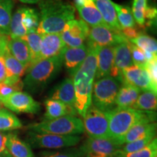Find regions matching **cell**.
I'll use <instances>...</instances> for the list:
<instances>
[{"label": "cell", "instance_id": "obj_1", "mask_svg": "<svg viewBox=\"0 0 157 157\" xmlns=\"http://www.w3.org/2000/svg\"><path fill=\"white\" fill-rule=\"evenodd\" d=\"M88 54L81 67L73 76L75 91V109L78 114L84 117L92 104V93L97 69L98 46L88 42Z\"/></svg>", "mask_w": 157, "mask_h": 157}, {"label": "cell", "instance_id": "obj_2", "mask_svg": "<svg viewBox=\"0 0 157 157\" xmlns=\"http://www.w3.org/2000/svg\"><path fill=\"white\" fill-rule=\"evenodd\" d=\"M39 4V34H60L65 25L75 18V8L64 0H43Z\"/></svg>", "mask_w": 157, "mask_h": 157}, {"label": "cell", "instance_id": "obj_3", "mask_svg": "<svg viewBox=\"0 0 157 157\" xmlns=\"http://www.w3.org/2000/svg\"><path fill=\"white\" fill-rule=\"evenodd\" d=\"M63 61V54L36 63L28 70L23 81V87L33 93L42 91L60 71Z\"/></svg>", "mask_w": 157, "mask_h": 157}, {"label": "cell", "instance_id": "obj_4", "mask_svg": "<svg viewBox=\"0 0 157 157\" xmlns=\"http://www.w3.org/2000/svg\"><path fill=\"white\" fill-rule=\"evenodd\" d=\"M110 138L124 145V137L135 124L148 117H156L154 111H140L132 108H117L108 111Z\"/></svg>", "mask_w": 157, "mask_h": 157}, {"label": "cell", "instance_id": "obj_5", "mask_svg": "<svg viewBox=\"0 0 157 157\" xmlns=\"http://www.w3.org/2000/svg\"><path fill=\"white\" fill-rule=\"evenodd\" d=\"M28 128L31 132L59 135H78L84 132L83 121L72 115H66L52 120H44L29 125Z\"/></svg>", "mask_w": 157, "mask_h": 157}, {"label": "cell", "instance_id": "obj_6", "mask_svg": "<svg viewBox=\"0 0 157 157\" xmlns=\"http://www.w3.org/2000/svg\"><path fill=\"white\" fill-rule=\"evenodd\" d=\"M121 84L110 76L95 80L92 93V105L105 112L115 109L116 98Z\"/></svg>", "mask_w": 157, "mask_h": 157}, {"label": "cell", "instance_id": "obj_7", "mask_svg": "<svg viewBox=\"0 0 157 157\" xmlns=\"http://www.w3.org/2000/svg\"><path fill=\"white\" fill-rule=\"evenodd\" d=\"M81 139L78 135H59L29 131L27 140L29 146L34 148L56 150L75 146Z\"/></svg>", "mask_w": 157, "mask_h": 157}, {"label": "cell", "instance_id": "obj_8", "mask_svg": "<svg viewBox=\"0 0 157 157\" xmlns=\"http://www.w3.org/2000/svg\"><path fill=\"white\" fill-rule=\"evenodd\" d=\"M83 118L84 129L89 137H109L108 111H101L91 104Z\"/></svg>", "mask_w": 157, "mask_h": 157}, {"label": "cell", "instance_id": "obj_9", "mask_svg": "<svg viewBox=\"0 0 157 157\" xmlns=\"http://www.w3.org/2000/svg\"><path fill=\"white\" fill-rule=\"evenodd\" d=\"M123 145L112 138L88 137L79 147L84 157H116Z\"/></svg>", "mask_w": 157, "mask_h": 157}, {"label": "cell", "instance_id": "obj_10", "mask_svg": "<svg viewBox=\"0 0 157 157\" xmlns=\"http://www.w3.org/2000/svg\"><path fill=\"white\" fill-rule=\"evenodd\" d=\"M2 105L17 113H37L41 105L27 93L18 91L12 93L0 101Z\"/></svg>", "mask_w": 157, "mask_h": 157}, {"label": "cell", "instance_id": "obj_11", "mask_svg": "<svg viewBox=\"0 0 157 157\" xmlns=\"http://www.w3.org/2000/svg\"><path fill=\"white\" fill-rule=\"evenodd\" d=\"M90 27L82 20L74 19L65 25L60 36L67 48H78L87 39Z\"/></svg>", "mask_w": 157, "mask_h": 157}, {"label": "cell", "instance_id": "obj_12", "mask_svg": "<svg viewBox=\"0 0 157 157\" xmlns=\"http://www.w3.org/2000/svg\"><path fill=\"white\" fill-rule=\"evenodd\" d=\"M127 40L121 31L111 29L107 25H98L90 28L87 41L98 47H115Z\"/></svg>", "mask_w": 157, "mask_h": 157}, {"label": "cell", "instance_id": "obj_13", "mask_svg": "<svg viewBox=\"0 0 157 157\" xmlns=\"http://www.w3.org/2000/svg\"><path fill=\"white\" fill-rule=\"evenodd\" d=\"M123 84H128L141 91L157 92V85L153 83L145 67L132 65L121 71Z\"/></svg>", "mask_w": 157, "mask_h": 157}, {"label": "cell", "instance_id": "obj_14", "mask_svg": "<svg viewBox=\"0 0 157 157\" xmlns=\"http://www.w3.org/2000/svg\"><path fill=\"white\" fill-rule=\"evenodd\" d=\"M132 65L133 63L131 56V42L126 40L114 47V57L110 76L114 78L122 84L121 71Z\"/></svg>", "mask_w": 157, "mask_h": 157}, {"label": "cell", "instance_id": "obj_15", "mask_svg": "<svg viewBox=\"0 0 157 157\" xmlns=\"http://www.w3.org/2000/svg\"><path fill=\"white\" fill-rule=\"evenodd\" d=\"M66 48L60 34H42L41 50L38 62L63 54Z\"/></svg>", "mask_w": 157, "mask_h": 157}, {"label": "cell", "instance_id": "obj_16", "mask_svg": "<svg viewBox=\"0 0 157 157\" xmlns=\"http://www.w3.org/2000/svg\"><path fill=\"white\" fill-rule=\"evenodd\" d=\"M88 54L87 45H82L78 48H67L63 52V65L67 71L68 75L73 78L74 74L83 64Z\"/></svg>", "mask_w": 157, "mask_h": 157}, {"label": "cell", "instance_id": "obj_17", "mask_svg": "<svg viewBox=\"0 0 157 157\" xmlns=\"http://www.w3.org/2000/svg\"><path fill=\"white\" fill-rule=\"evenodd\" d=\"M74 4L82 20L88 25H106L94 0H74Z\"/></svg>", "mask_w": 157, "mask_h": 157}, {"label": "cell", "instance_id": "obj_18", "mask_svg": "<svg viewBox=\"0 0 157 157\" xmlns=\"http://www.w3.org/2000/svg\"><path fill=\"white\" fill-rule=\"evenodd\" d=\"M50 98L62 102L71 109L76 111L75 91H74L73 79L71 78H65L63 81L60 82L52 90Z\"/></svg>", "mask_w": 157, "mask_h": 157}, {"label": "cell", "instance_id": "obj_19", "mask_svg": "<svg viewBox=\"0 0 157 157\" xmlns=\"http://www.w3.org/2000/svg\"><path fill=\"white\" fill-rule=\"evenodd\" d=\"M114 57V47H98L97 51V69L95 79L110 76Z\"/></svg>", "mask_w": 157, "mask_h": 157}, {"label": "cell", "instance_id": "obj_20", "mask_svg": "<svg viewBox=\"0 0 157 157\" xmlns=\"http://www.w3.org/2000/svg\"><path fill=\"white\" fill-rule=\"evenodd\" d=\"M5 64V78L3 82L14 85L21 81V77L24 74L25 68L10 53L9 50L4 56Z\"/></svg>", "mask_w": 157, "mask_h": 157}, {"label": "cell", "instance_id": "obj_21", "mask_svg": "<svg viewBox=\"0 0 157 157\" xmlns=\"http://www.w3.org/2000/svg\"><path fill=\"white\" fill-rule=\"evenodd\" d=\"M10 53L19 61L25 69L28 70L30 65V53L28 44L23 38H10L8 40Z\"/></svg>", "mask_w": 157, "mask_h": 157}, {"label": "cell", "instance_id": "obj_22", "mask_svg": "<svg viewBox=\"0 0 157 157\" xmlns=\"http://www.w3.org/2000/svg\"><path fill=\"white\" fill-rule=\"evenodd\" d=\"M6 148L13 157H35L29 143L13 132L7 133Z\"/></svg>", "mask_w": 157, "mask_h": 157}, {"label": "cell", "instance_id": "obj_23", "mask_svg": "<svg viewBox=\"0 0 157 157\" xmlns=\"http://www.w3.org/2000/svg\"><path fill=\"white\" fill-rule=\"evenodd\" d=\"M94 2L105 24L113 30L121 31L113 2L111 0H94Z\"/></svg>", "mask_w": 157, "mask_h": 157}, {"label": "cell", "instance_id": "obj_24", "mask_svg": "<svg viewBox=\"0 0 157 157\" xmlns=\"http://www.w3.org/2000/svg\"><path fill=\"white\" fill-rule=\"evenodd\" d=\"M141 93L138 88L128 84H122L116 98L117 108H132Z\"/></svg>", "mask_w": 157, "mask_h": 157}, {"label": "cell", "instance_id": "obj_25", "mask_svg": "<svg viewBox=\"0 0 157 157\" xmlns=\"http://www.w3.org/2000/svg\"><path fill=\"white\" fill-rule=\"evenodd\" d=\"M156 126H154L151 129H149L146 134L139 137L137 140L131 143L124 144L120 150L117 152L116 157H125L128 154L136 152L144 148L156 137Z\"/></svg>", "mask_w": 157, "mask_h": 157}, {"label": "cell", "instance_id": "obj_26", "mask_svg": "<svg viewBox=\"0 0 157 157\" xmlns=\"http://www.w3.org/2000/svg\"><path fill=\"white\" fill-rule=\"evenodd\" d=\"M46 111L44 113V120H52L66 115L76 116V111L71 109L62 102L57 100L49 99L44 102Z\"/></svg>", "mask_w": 157, "mask_h": 157}, {"label": "cell", "instance_id": "obj_27", "mask_svg": "<svg viewBox=\"0 0 157 157\" xmlns=\"http://www.w3.org/2000/svg\"><path fill=\"white\" fill-rule=\"evenodd\" d=\"M21 23L27 34L36 32L39 23V13L35 9L27 7H20Z\"/></svg>", "mask_w": 157, "mask_h": 157}, {"label": "cell", "instance_id": "obj_28", "mask_svg": "<svg viewBox=\"0 0 157 157\" xmlns=\"http://www.w3.org/2000/svg\"><path fill=\"white\" fill-rule=\"evenodd\" d=\"M13 7V0H0V34L9 36Z\"/></svg>", "mask_w": 157, "mask_h": 157}, {"label": "cell", "instance_id": "obj_29", "mask_svg": "<svg viewBox=\"0 0 157 157\" xmlns=\"http://www.w3.org/2000/svg\"><path fill=\"white\" fill-rule=\"evenodd\" d=\"M157 92L143 91L140 93L132 109L145 111H155L157 108Z\"/></svg>", "mask_w": 157, "mask_h": 157}, {"label": "cell", "instance_id": "obj_30", "mask_svg": "<svg viewBox=\"0 0 157 157\" xmlns=\"http://www.w3.org/2000/svg\"><path fill=\"white\" fill-rule=\"evenodd\" d=\"M23 39L26 42L29 49V53H30V68L33 65L38 62L39 57L40 55L41 50V43H42V34H39L36 32L31 33L25 35Z\"/></svg>", "mask_w": 157, "mask_h": 157}, {"label": "cell", "instance_id": "obj_31", "mask_svg": "<svg viewBox=\"0 0 157 157\" xmlns=\"http://www.w3.org/2000/svg\"><path fill=\"white\" fill-rule=\"evenodd\" d=\"M23 127L22 123L15 114L5 109H0V131H11Z\"/></svg>", "mask_w": 157, "mask_h": 157}, {"label": "cell", "instance_id": "obj_32", "mask_svg": "<svg viewBox=\"0 0 157 157\" xmlns=\"http://www.w3.org/2000/svg\"><path fill=\"white\" fill-rule=\"evenodd\" d=\"M113 5L117 13L118 22L121 29L135 27V21L133 17L132 10L126 5H120L114 2H113Z\"/></svg>", "mask_w": 157, "mask_h": 157}, {"label": "cell", "instance_id": "obj_33", "mask_svg": "<svg viewBox=\"0 0 157 157\" xmlns=\"http://www.w3.org/2000/svg\"><path fill=\"white\" fill-rule=\"evenodd\" d=\"M38 157H84L80 148H66L58 151H44Z\"/></svg>", "mask_w": 157, "mask_h": 157}, {"label": "cell", "instance_id": "obj_34", "mask_svg": "<svg viewBox=\"0 0 157 157\" xmlns=\"http://www.w3.org/2000/svg\"><path fill=\"white\" fill-rule=\"evenodd\" d=\"M135 46L142 49L144 51L156 53L157 52V43L156 40L152 37L145 34H140L134 39L129 41Z\"/></svg>", "mask_w": 157, "mask_h": 157}, {"label": "cell", "instance_id": "obj_35", "mask_svg": "<svg viewBox=\"0 0 157 157\" xmlns=\"http://www.w3.org/2000/svg\"><path fill=\"white\" fill-rule=\"evenodd\" d=\"M147 6V0H134L132 4V13L135 21L140 25L145 24L146 20L144 17V12Z\"/></svg>", "mask_w": 157, "mask_h": 157}, {"label": "cell", "instance_id": "obj_36", "mask_svg": "<svg viewBox=\"0 0 157 157\" xmlns=\"http://www.w3.org/2000/svg\"><path fill=\"white\" fill-rule=\"evenodd\" d=\"M157 155V140L155 138L146 146L125 157H156Z\"/></svg>", "mask_w": 157, "mask_h": 157}, {"label": "cell", "instance_id": "obj_37", "mask_svg": "<svg viewBox=\"0 0 157 157\" xmlns=\"http://www.w3.org/2000/svg\"><path fill=\"white\" fill-rule=\"evenodd\" d=\"M131 56L133 65L145 67L147 63V60L145 56L144 51L135 44H131Z\"/></svg>", "mask_w": 157, "mask_h": 157}, {"label": "cell", "instance_id": "obj_38", "mask_svg": "<svg viewBox=\"0 0 157 157\" xmlns=\"http://www.w3.org/2000/svg\"><path fill=\"white\" fill-rule=\"evenodd\" d=\"M23 87V84L22 81L16 84H14V85H10V84H6L3 82H0V101L15 92L21 91Z\"/></svg>", "mask_w": 157, "mask_h": 157}, {"label": "cell", "instance_id": "obj_39", "mask_svg": "<svg viewBox=\"0 0 157 157\" xmlns=\"http://www.w3.org/2000/svg\"><path fill=\"white\" fill-rule=\"evenodd\" d=\"M145 68H146L147 71H148V75L150 76L153 83L157 85V59L147 62Z\"/></svg>", "mask_w": 157, "mask_h": 157}, {"label": "cell", "instance_id": "obj_40", "mask_svg": "<svg viewBox=\"0 0 157 157\" xmlns=\"http://www.w3.org/2000/svg\"><path fill=\"white\" fill-rule=\"evenodd\" d=\"M121 34L123 36L126 38L128 41L132 40L136 38L140 35V34L137 30L135 27H130V28H124L122 29L121 31Z\"/></svg>", "mask_w": 157, "mask_h": 157}, {"label": "cell", "instance_id": "obj_41", "mask_svg": "<svg viewBox=\"0 0 157 157\" xmlns=\"http://www.w3.org/2000/svg\"><path fill=\"white\" fill-rule=\"evenodd\" d=\"M156 9L154 7H151V6H146V10L144 12V17L145 20L146 18L152 20L156 18Z\"/></svg>", "mask_w": 157, "mask_h": 157}, {"label": "cell", "instance_id": "obj_42", "mask_svg": "<svg viewBox=\"0 0 157 157\" xmlns=\"http://www.w3.org/2000/svg\"><path fill=\"white\" fill-rule=\"evenodd\" d=\"M7 136V133L0 131V154H2L5 151H7V148H6Z\"/></svg>", "mask_w": 157, "mask_h": 157}, {"label": "cell", "instance_id": "obj_43", "mask_svg": "<svg viewBox=\"0 0 157 157\" xmlns=\"http://www.w3.org/2000/svg\"><path fill=\"white\" fill-rule=\"evenodd\" d=\"M5 58L4 56L0 55V82H4L5 78Z\"/></svg>", "mask_w": 157, "mask_h": 157}, {"label": "cell", "instance_id": "obj_44", "mask_svg": "<svg viewBox=\"0 0 157 157\" xmlns=\"http://www.w3.org/2000/svg\"><path fill=\"white\" fill-rule=\"evenodd\" d=\"M21 2L25 3V4H36L39 3L40 2L43 1V0H20Z\"/></svg>", "mask_w": 157, "mask_h": 157}, {"label": "cell", "instance_id": "obj_45", "mask_svg": "<svg viewBox=\"0 0 157 157\" xmlns=\"http://www.w3.org/2000/svg\"><path fill=\"white\" fill-rule=\"evenodd\" d=\"M0 157H13L10 154H9V152L7 151H5V152L2 153V154H0Z\"/></svg>", "mask_w": 157, "mask_h": 157}, {"label": "cell", "instance_id": "obj_46", "mask_svg": "<svg viewBox=\"0 0 157 157\" xmlns=\"http://www.w3.org/2000/svg\"><path fill=\"white\" fill-rule=\"evenodd\" d=\"M1 105H2V103H1V102H0V109H1Z\"/></svg>", "mask_w": 157, "mask_h": 157}, {"label": "cell", "instance_id": "obj_47", "mask_svg": "<svg viewBox=\"0 0 157 157\" xmlns=\"http://www.w3.org/2000/svg\"><path fill=\"white\" fill-rule=\"evenodd\" d=\"M156 157H157V156H156Z\"/></svg>", "mask_w": 157, "mask_h": 157}]
</instances>
